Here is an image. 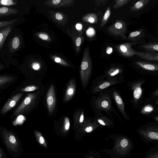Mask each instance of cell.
<instances>
[{
	"instance_id": "8992f818",
	"label": "cell",
	"mask_w": 158,
	"mask_h": 158,
	"mask_svg": "<svg viewBox=\"0 0 158 158\" xmlns=\"http://www.w3.org/2000/svg\"><path fill=\"white\" fill-rule=\"evenodd\" d=\"M47 106L48 112L52 114L54 110L56 102L54 85H52L48 90L46 96Z\"/></svg>"
},
{
	"instance_id": "bcb514c9",
	"label": "cell",
	"mask_w": 158,
	"mask_h": 158,
	"mask_svg": "<svg viewBox=\"0 0 158 158\" xmlns=\"http://www.w3.org/2000/svg\"><path fill=\"white\" fill-rule=\"evenodd\" d=\"M98 122L101 125L105 126L106 125L105 123H104L102 119H98Z\"/></svg>"
},
{
	"instance_id": "ffe728a7",
	"label": "cell",
	"mask_w": 158,
	"mask_h": 158,
	"mask_svg": "<svg viewBox=\"0 0 158 158\" xmlns=\"http://www.w3.org/2000/svg\"><path fill=\"white\" fill-rule=\"evenodd\" d=\"M130 0H115V4L113 6L114 9L121 8L130 2Z\"/></svg>"
},
{
	"instance_id": "ab89813d",
	"label": "cell",
	"mask_w": 158,
	"mask_h": 158,
	"mask_svg": "<svg viewBox=\"0 0 158 158\" xmlns=\"http://www.w3.org/2000/svg\"><path fill=\"white\" fill-rule=\"evenodd\" d=\"M84 113L83 111H82V112L81 113V115L80 116V119H79V122L80 123H82L83 121L84 120Z\"/></svg>"
},
{
	"instance_id": "7c38bea8",
	"label": "cell",
	"mask_w": 158,
	"mask_h": 158,
	"mask_svg": "<svg viewBox=\"0 0 158 158\" xmlns=\"http://www.w3.org/2000/svg\"><path fill=\"white\" fill-rule=\"evenodd\" d=\"M150 0H140L136 3L131 7V12H137L144 8L148 3Z\"/></svg>"
},
{
	"instance_id": "5bb4252c",
	"label": "cell",
	"mask_w": 158,
	"mask_h": 158,
	"mask_svg": "<svg viewBox=\"0 0 158 158\" xmlns=\"http://www.w3.org/2000/svg\"><path fill=\"white\" fill-rule=\"evenodd\" d=\"M140 47L145 50L149 52H156L158 51V44H157L150 43L143 44Z\"/></svg>"
},
{
	"instance_id": "7402d4cb",
	"label": "cell",
	"mask_w": 158,
	"mask_h": 158,
	"mask_svg": "<svg viewBox=\"0 0 158 158\" xmlns=\"http://www.w3.org/2000/svg\"><path fill=\"white\" fill-rule=\"evenodd\" d=\"M17 3L16 1L13 0H0V4L4 6L15 5Z\"/></svg>"
},
{
	"instance_id": "484cf974",
	"label": "cell",
	"mask_w": 158,
	"mask_h": 158,
	"mask_svg": "<svg viewBox=\"0 0 158 158\" xmlns=\"http://www.w3.org/2000/svg\"><path fill=\"white\" fill-rule=\"evenodd\" d=\"M88 21L91 23H96L97 22L98 18L97 16L95 14H91L88 17Z\"/></svg>"
},
{
	"instance_id": "ee69618b",
	"label": "cell",
	"mask_w": 158,
	"mask_h": 158,
	"mask_svg": "<svg viewBox=\"0 0 158 158\" xmlns=\"http://www.w3.org/2000/svg\"><path fill=\"white\" fill-rule=\"evenodd\" d=\"M76 27L77 30H80L82 28V25L80 24H77L76 26Z\"/></svg>"
},
{
	"instance_id": "e0dca14e",
	"label": "cell",
	"mask_w": 158,
	"mask_h": 158,
	"mask_svg": "<svg viewBox=\"0 0 158 158\" xmlns=\"http://www.w3.org/2000/svg\"><path fill=\"white\" fill-rule=\"evenodd\" d=\"M144 133V135L146 138L150 140H157L158 133L157 132L153 131H149Z\"/></svg>"
},
{
	"instance_id": "8fae6325",
	"label": "cell",
	"mask_w": 158,
	"mask_h": 158,
	"mask_svg": "<svg viewBox=\"0 0 158 158\" xmlns=\"http://www.w3.org/2000/svg\"><path fill=\"white\" fill-rule=\"evenodd\" d=\"M21 44V40L19 37L16 36L13 37L10 42L9 48L10 52H14L18 49Z\"/></svg>"
},
{
	"instance_id": "4dcf8cb0",
	"label": "cell",
	"mask_w": 158,
	"mask_h": 158,
	"mask_svg": "<svg viewBox=\"0 0 158 158\" xmlns=\"http://www.w3.org/2000/svg\"><path fill=\"white\" fill-rule=\"evenodd\" d=\"M0 158H6V155L4 150L0 146Z\"/></svg>"
},
{
	"instance_id": "44dd1931",
	"label": "cell",
	"mask_w": 158,
	"mask_h": 158,
	"mask_svg": "<svg viewBox=\"0 0 158 158\" xmlns=\"http://www.w3.org/2000/svg\"><path fill=\"white\" fill-rule=\"evenodd\" d=\"M39 87L35 85H30L22 88L20 91L23 92H30L37 90Z\"/></svg>"
},
{
	"instance_id": "7a4b0ae2",
	"label": "cell",
	"mask_w": 158,
	"mask_h": 158,
	"mask_svg": "<svg viewBox=\"0 0 158 158\" xmlns=\"http://www.w3.org/2000/svg\"><path fill=\"white\" fill-rule=\"evenodd\" d=\"M36 93H28L14 113L15 116L24 114L29 111L34 105L37 97Z\"/></svg>"
},
{
	"instance_id": "277c9868",
	"label": "cell",
	"mask_w": 158,
	"mask_h": 158,
	"mask_svg": "<svg viewBox=\"0 0 158 158\" xmlns=\"http://www.w3.org/2000/svg\"><path fill=\"white\" fill-rule=\"evenodd\" d=\"M107 30L110 34L114 36L120 37L124 40L127 39L125 34L127 31V26L124 21L117 20L108 27Z\"/></svg>"
},
{
	"instance_id": "b9f144b4",
	"label": "cell",
	"mask_w": 158,
	"mask_h": 158,
	"mask_svg": "<svg viewBox=\"0 0 158 158\" xmlns=\"http://www.w3.org/2000/svg\"><path fill=\"white\" fill-rule=\"evenodd\" d=\"M45 140L44 137L41 136L40 137L39 139V142L41 144H43Z\"/></svg>"
},
{
	"instance_id": "5b68a950",
	"label": "cell",
	"mask_w": 158,
	"mask_h": 158,
	"mask_svg": "<svg viewBox=\"0 0 158 158\" xmlns=\"http://www.w3.org/2000/svg\"><path fill=\"white\" fill-rule=\"evenodd\" d=\"M139 42L125 43L118 44L115 46L117 51L123 56L131 57L135 55L136 51L134 50L131 46Z\"/></svg>"
},
{
	"instance_id": "f35d334b",
	"label": "cell",
	"mask_w": 158,
	"mask_h": 158,
	"mask_svg": "<svg viewBox=\"0 0 158 158\" xmlns=\"http://www.w3.org/2000/svg\"><path fill=\"white\" fill-rule=\"evenodd\" d=\"M81 42V39L80 37H78L76 40L75 43L77 46H79L80 45Z\"/></svg>"
},
{
	"instance_id": "8d00e7d4",
	"label": "cell",
	"mask_w": 158,
	"mask_h": 158,
	"mask_svg": "<svg viewBox=\"0 0 158 158\" xmlns=\"http://www.w3.org/2000/svg\"><path fill=\"white\" fill-rule=\"evenodd\" d=\"M56 18L58 20H60L63 19V16L61 14L57 13L55 15Z\"/></svg>"
},
{
	"instance_id": "d6a6232c",
	"label": "cell",
	"mask_w": 158,
	"mask_h": 158,
	"mask_svg": "<svg viewBox=\"0 0 158 158\" xmlns=\"http://www.w3.org/2000/svg\"><path fill=\"white\" fill-rule=\"evenodd\" d=\"M113 52V48L110 46H108L106 49V52L107 54H110Z\"/></svg>"
},
{
	"instance_id": "e575fe53",
	"label": "cell",
	"mask_w": 158,
	"mask_h": 158,
	"mask_svg": "<svg viewBox=\"0 0 158 158\" xmlns=\"http://www.w3.org/2000/svg\"><path fill=\"white\" fill-rule=\"evenodd\" d=\"M39 36L41 39L43 40H46L48 39V36L45 34H41L39 35Z\"/></svg>"
},
{
	"instance_id": "f1b7e54d",
	"label": "cell",
	"mask_w": 158,
	"mask_h": 158,
	"mask_svg": "<svg viewBox=\"0 0 158 158\" xmlns=\"http://www.w3.org/2000/svg\"><path fill=\"white\" fill-rule=\"evenodd\" d=\"M55 60L56 62L60 63L66 66H68V64L67 63L64 61L62 60L59 58L56 57L55 58Z\"/></svg>"
},
{
	"instance_id": "30bf717a",
	"label": "cell",
	"mask_w": 158,
	"mask_h": 158,
	"mask_svg": "<svg viewBox=\"0 0 158 158\" xmlns=\"http://www.w3.org/2000/svg\"><path fill=\"white\" fill-rule=\"evenodd\" d=\"M12 28V25H10L5 27L0 31V50Z\"/></svg>"
},
{
	"instance_id": "d4e9b609",
	"label": "cell",
	"mask_w": 158,
	"mask_h": 158,
	"mask_svg": "<svg viewBox=\"0 0 158 158\" xmlns=\"http://www.w3.org/2000/svg\"><path fill=\"white\" fill-rule=\"evenodd\" d=\"M142 93L141 89L139 87H137L135 89L133 95L134 97L136 99H139L141 96Z\"/></svg>"
},
{
	"instance_id": "d6986e66",
	"label": "cell",
	"mask_w": 158,
	"mask_h": 158,
	"mask_svg": "<svg viewBox=\"0 0 158 158\" xmlns=\"http://www.w3.org/2000/svg\"><path fill=\"white\" fill-rule=\"evenodd\" d=\"M15 79V77L6 75L0 76V86L11 82Z\"/></svg>"
},
{
	"instance_id": "3957f363",
	"label": "cell",
	"mask_w": 158,
	"mask_h": 158,
	"mask_svg": "<svg viewBox=\"0 0 158 158\" xmlns=\"http://www.w3.org/2000/svg\"><path fill=\"white\" fill-rule=\"evenodd\" d=\"M91 62L88 51L86 52L85 57L82 61L80 69V78L83 86L88 82L91 71Z\"/></svg>"
},
{
	"instance_id": "1f68e13d",
	"label": "cell",
	"mask_w": 158,
	"mask_h": 158,
	"mask_svg": "<svg viewBox=\"0 0 158 158\" xmlns=\"http://www.w3.org/2000/svg\"><path fill=\"white\" fill-rule=\"evenodd\" d=\"M32 67L35 70H38L40 68V66L39 64L36 63H34L32 64Z\"/></svg>"
},
{
	"instance_id": "6da1fadb",
	"label": "cell",
	"mask_w": 158,
	"mask_h": 158,
	"mask_svg": "<svg viewBox=\"0 0 158 158\" xmlns=\"http://www.w3.org/2000/svg\"><path fill=\"white\" fill-rule=\"evenodd\" d=\"M0 135L7 151L12 158H19L23 148L21 141L17 134L13 131L3 128L0 130Z\"/></svg>"
},
{
	"instance_id": "9a60e30c",
	"label": "cell",
	"mask_w": 158,
	"mask_h": 158,
	"mask_svg": "<svg viewBox=\"0 0 158 158\" xmlns=\"http://www.w3.org/2000/svg\"><path fill=\"white\" fill-rule=\"evenodd\" d=\"M136 64L141 67L150 70H157L158 65L157 64H148L141 61H137Z\"/></svg>"
},
{
	"instance_id": "83f0119b",
	"label": "cell",
	"mask_w": 158,
	"mask_h": 158,
	"mask_svg": "<svg viewBox=\"0 0 158 158\" xmlns=\"http://www.w3.org/2000/svg\"><path fill=\"white\" fill-rule=\"evenodd\" d=\"M128 140L126 139H123L121 140V145L123 148L126 147L128 144Z\"/></svg>"
},
{
	"instance_id": "4316f807",
	"label": "cell",
	"mask_w": 158,
	"mask_h": 158,
	"mask_svg": "<svg viewBox=\"0 0 158 158\" xmlns=\"http://www.w3.org/2000/svg\"><path fill=\"white\" fill-rule=\"evenodd\" d=\"M64 128L66 130L69 129L70 127V121L68 117H65L64 119Z\"/></svg>"
},
{
	"instance_id": "836d02e7",
	"label": "cell",
	"mask_w": 158,
	"mask_h": 158,
	"mask_svg": "<svg viewBox=\"0 0 158 158\" xmlns=\"http://www.w3.org/2000/svg\"><path fill=\"white\" fill-rule=\"evenodd\" d=\"M102 106L104 108H106L108 106V102L106 100H103L101 103Z\"/></svg>"
},
{
	"instance_id": "ac0fdd59",
	"label": "cell",
	"mask_w": 158,
	"mask_h": 158,
	"mask_svg": "<svg viewBox=\"0 0 158 158\" xmlns=\"http://www.w3.org/2000/svg\"><path fill=\"white\" fill-rule=\"evenodd\" d=\"M115 101L121 111L124 114V106L123 102L120 97L116 92L114 94Z\"/></svg>"
},
{
	"instance_id": "52a82bcc",
	"label": "cell",
	"mask_w": 158,
	"mask_h": 158,
	"mask_svg": "<svg viewBox=\"0 0 158 158\" xmlns=\"http://www.w3.org/2000/svg\"><path fill=\"white\" fill-rule=\"evenodd\" d=\"M23 95L21 93H19L12 97L7 101L1 110V113L4 114L13 108Z\"/></svg>"
},
{
	"instance_id": "74e56055",
	"label": "cell",
	"mask_w": 158,
	"mask_h": 158,
	"mask_svg": "<svg viewBox=\"0 0 158 158\" xmlns=\"http://www.w3.org/2000/svg\"><path fill=\"white\" fill-rule=\"evenodd\" d=\"M94 30L93 28H90L87 30V32L89 35H92L94 34Z\"/></svg>"
},
{
	"instance_id": "ba28073f",
	"label": "cell",
	"mask_w": 158,
	"mask_h": 158,
	"mask_svg": "<svg viewBox=\"0 0 158 158\" xmlns=\"http://www.w3.org/2000/svg\"><path fill=\"white\" fill-rule=\"evenodd\" d=\"M76 91V82L72 79L69 81L64 96V100L68 101L74 96Z\"/></svg>"
},
{
	"instance_id": "603a6c76",
	"label": "cell",
	"mask_w": 158,
	"mask_h": 158,
	"mask_svg": "<svg viewBox=\"0 0 158 158\" xmlns=\"http://www.w3.org/2000/svg\"><path fill=\"white\" fill-rule=\"evenodd\" d=\"M18 19H13L10 20L0 21V28L2 27H5L7 26L12 25L15 23L18 20Z\"/></svg>"
},
{
	"instance_id": "cb8c5ba5",
	"label": "cell",
	"mask_w": 158,
	"mask_h": 158,
	"mask_svg": "<svg viewBox=\"0 0 158 158\" xmlns=\"http://www.w3.org/2000/svg\"><path fill=\"white\" fill-rule=\"evenodd\" d=\"M142 31L141 30L139 31H133L129 34L128 38L129 39L135 38L136 37L139 36L141 35L142 34Z\"/></svg>"
},
{
	"instance_id": "f546056e",
	"label": "cell",
	"mask_w": 158,
	"mask_h": 158,
	"mask_svg": "<svg viewBox=\"0 0 158 158\" xmlns=\"http://www.w3.org/2000/svg\"><path fill=\"white\" fill-rule=\"evenodd\" d=\"M110 85V82H105L101 85L99 86V88L101 89H103L109 86Z\"/></svg>"
},
{
	"instance_id": "7bdbcfd3",
	"label": "cell",
	"mask_w": 158,
	"mask_h": 158,
	"mask_svg": "<svg viewBox=\"0 0 158 158\" xmlns=\"http://www.w3.org/2000/svg\"><path fill=\"white\" fill-rule=\"evenodd\" d=\"M60 0H53L52 1V3L54 4H59L60 2Z\"/></svg>"
},
{
	"instance_id": "9c48e42d",
	"label": "cell",
	"mask_w": 158,
	"mask_h": 158,
	"mask_svg": "<svg viewBox=\"0 0 158 158\" xmlns=\"http://www.w3.org/2000/svg\"><path fill=\"white\" fill-rule=\"evenodd\" d=\"M139 57L146 60L158 61V54L156 52L136 51L135 55Z\"/></svg>"
},
{
	"instance_id": "60d3db41",
	"label": "cell",
	"mask_w": 158,
	"mask_h": 158,
	"mask_svg": "<svg viewBox=\"0 0 158 158\" xmlns=\"http://www.w3.org/2000/svg\"><path fill=\"white\" fill-rule=\"evenodd\" d=\"M93 128L92 126H89L86 127L85 129V131L87 132H90L92 131Z\"/></svg>"
},
{
	"instance_id": "d590c367",
	"label": "cell",
	"mask_w": 158,
	"mask_h": 158,
	"mask_svg": "<svg viewBox=\"0 0 158 158\" xmlns=\"http://www.w3.org/2000/svg\"><path fill=\"white\" fill-rule=\"evenodd\" d=\"M153 110V108L150 106H147L144 108V111L146 112H149Z\"/></svg>"
},
{
	"instance_id": "f6af8a7d",
	"label": "cell",
	"mask_w": 158,
	"mask_h": 158,
	"mask_svg": "<svg viewBox=\"0 0 158 158\" xmlns=\"http://www.w3.org/2000/svg\"><path fill=\"white\" fill-rule=\"evenodd\" d=\"M119 72V70L118 69H117L115 71L112 73L110 74L111 76H113L116 74H118Z\"/></svg>"
},
{
	"instance_id": "4fadbf2b",
	"label": "cell",
	"mask_w": 158,
	"mask_h": 158,
	"mask_svg": "<svg viewBox=\"0 0 158 158\" xmlns=\"http://www.w3.org/2000/svg\"><path fill=\"white\" fill-rule=\"evenodd\" d=\"M19 10L15 8L7 7L0 8V17L13 15L18 13Z\"/></svg>"
},
{
	"instance_id": "7dc6e473",
	"label": "cell",
	"mask_w": 158,
	"mask_h": 158,
	"mask_svg": "<svg viewBox=\"0 0 158 158\" xmlns=\"http://www.w3.org/2000/svg\"><path fill=\"white\" fill-rule=\"evenodd\" d=\"M4 68V67L2 65H0V70L3 69Z\"/></svg>"
},
{
	"instance_id": "2e32d148",
	"label": "cell",
	"mask_w": 158,
	"mask_h": 158,
	"mask_svg": "<svg viewBox=\"0 0 158 158\" xmlns=\"http://www.w3.org/2000/svg\"><path fill=\"white\" fill-rule=\"evenodd\" d=\"M111 14V9L110 6H108L102 19L100 24V27L102 28L105 25L108 21Z\"/></svg>"
}]
</instances>
